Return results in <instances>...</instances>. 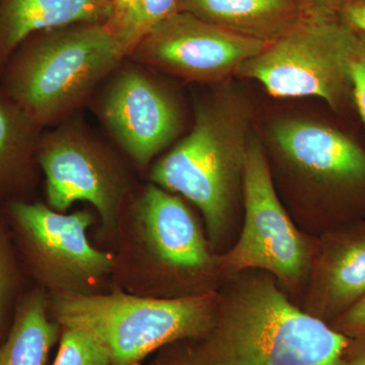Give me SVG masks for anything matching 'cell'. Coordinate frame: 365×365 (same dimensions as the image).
Masks as SVG:
<instances>
[{
    "mask_svg": "<svg viewBox=\"0 0 365 365\" xmlns=\"http://www.w3.org/2000/svg\"><path fill=\"white\" fill-rule=\"evenodd\" d=\"M112 14L111 0H4L0 33L6 47L13 49L38 31L109 23Z\"/></svg>",
    "mask_w": 365,
    "mask_h": 365,
    "instance_id": "9a60e30c",
    "label": "cell"
},
{
    "mask_svg": "<svg viewBox=\"0 0 365 365\" xmlns=\"http://www.w3.org/2000/svg\"><path fill=\"white\" fill-rule=\"evenodd\" d=\"M182 0H139L133 13L116 33L127 53L135 49L158 25L179 13Z\"/></svg>",
    "mask_w": 365,
    "mask_h": 365,
    "instance_id": "e0dca14e",
    "label": "cell"
},
{
    "mask_svg": "<svg viewBox=\"0 0 365 365\" xmlns=\"http://www.w3.org/2000/svg\"><path fill=\"white\" fill-rule=\"evenodd\" d=\"M248 125V112L235 98L201 106L189 135L151 172L155 184L200 209L209 246L217 255L232 248L241 232Z\"/></svg>",
    "mask_w": 365,
    "mask_h": 365,
    "instance_id": "7a4b0ae2",
    "label": "cell"
},
{
    "mask_svg": "<svg viewBox=\"0 0 365 365\" xmlns=\"http://www.w3.org/2000/svg\"><path fill=\"white\" fill-rule=\"evenodd\" d=\"M309 6L318 11L338 13L345 0H304Z\"/></svg>",
    "mask_w": 365,
    "mask_h": 365,
    "instance_id": "d4e9b609",
    "label": "cell"
},
{
    "mask_svg": "<svg viewBox=\"0 0 365 365\" xmlns=\"http://www.w3.org/2000/svg\"><path fill=\"white\" fill-rule=\"evenodd\" d=\"M340 18L357 32L365 34L364 2L346 0L338 11Z\"/></svg>",
    "mask_w": 365,
    "mask_h": 365,
    "instance_id": "44dd1931",
    "label": "cell"
},
{
    "mask_svg": "<svg viewBox=\"0 0 365 365\" xmlns=\"http://www.w3.org/2000/svg\"><path fill=\"white\" fill-rule=\"evenodd\" d=\"M273 141L294 181L297 201L288 209L304 234L318 237L365 220V146L331 125L284 120Z\"/></svg>",
    "mask_w": 365,
    "mask_h": 365,
    "instance_id": "3957f363",
    "label": "cell"
},
{
    "mask_svg": "<svg viewBox=\"0 0 365 365\" xmlns=\"http://www.w3.org/2000/svg\"><path fill=\"white\" fill-rule=\"evenodd\" d=\"M353 101L365 125V34L357 32L350 57Z\"/></svg>",
    "mask_w": 365,
    "mask_h": 365,
    "instance_id": "d6986e66",
    "label": "cell"
},
{
    "mask_svg": "<svg viewBox=\"0 0 365 365\" xmlns=\"http://www.w3.org/2000/svg\"><path fill=\"white\" fill-rule=\"evenodd\" d=\"M344 365H365V335L350 338Z\"/></svg>",
    "mask_w": 365,
    "mask_h": 365,
    "instance_id": "603a6c76",
    "label": "cell"
},
{
    "mask_svg": "<svg viewBox=\"0 0 365 365\" xmlns=\"http://www.w3.org/2000/svg\"><path fill=\"white\" fill-rule=\"evenodd\" d=\"M244 220L237 242L220 263L227 277L248 269L276 278L299 307L316 250L317 237L295 225L276 192L260 141L250 137L242 184Z\"/></svg>",
    "mask_w": 365,
    "mask_h": 365,
    "instance_id": "8992f818",
    "label": "cell"
},
{
    "mask_svg": "<svg viewBox=\"0 0 365 365\" xmlns=\"http://www.w3.org/2000/svg\"><path fill=\"white\" fill-rule=\"evenodd\" d=\"M138 211L146 242L163 267L201 275L222 287L227 277L220 255L211 250L193 213L179 197L150 186L141 197Z\"/></svg>",
    "mask_w": 365,
    "mask_h": 365,
    "instance_id": "30bf717a",
    "label": "cell"
},
{
    "mask_svg": "<svg viewBox=\"0 0 365 365\" xmlns=\"http://www.w3.org/2000/svg\"><path fill=\"white\" fill-rule=\"evenodd\" d=\"M47 180L48 200L57 210L76 201H88L110 222L115 212L114 193L95 153L78 137H54L40 157Z\"/></svg>",
    "mask_w": 365,
    "mask_h": 365,
    "instance_id": "7c38bea8",
    "label": "cell"
},
{
    "mask_svg": "<svg viewBox=\"0 0 365 365\" xmlns=\"http://www.w3.org/2000/svg\"><path fill=\"white\" fill-rule=\"evenodd\" d=\"M345 1H346V0H345ZM351 1L364 2V4H365V0H351Z\"/></svg>",
    "mask_w": 365,
    "mask_h": 365,
    "instance_id": "4316f807",
    "label": "cell"
},
{
    "mask_svg": "<svg viewBox=\"0 0 365 365\" xmlns=\"http://www.w3.org/2000/svg\"><path fill=\"white\" fill-rule=\"evenodd\" d=\"M356 31L338 13L312 9L235 71L275 98H322L343 114L354 108L350 57Z\"/></svg>",
    "mask_w": 365,
    "mask_h": 365,
    "instance_id": "5b68a950",
    "label": "cell"
},
{
    "mask_svg": "<svg viewBox=\"0 0 365 365\" xmlns=\"http://www.w3.org/2000/svg\"><path fill=\"white\" fill-rule=\"evenodd\" d=\"M313 9L304 0H182L180 11L262 41L277 39Z\"/></svg>",
    "mask_w": 365,
    "mask_h": 365,
    "instance_id": "5bb4252c",
    "label": "cell"
},
{
    "mask_svg": "<svg viewBox=\"0 0 365 365\" xmlns=\"http://www.w3.org/2000/svg\"><path fill=\"white\" fill-rule=\"evenodd\" d=\"M4 274H2L1 264H0V319H1V307L4 302Z\"/></svg>",
    "mask_w": 365,
    "mask_h": 365,
    "instance_id": "484cf974",
    "label": "cell"
},
{
    "mask_svg": "<svg viewBox=\"0 0 365 365\" xmlns=\"http://www.w3.org/2000/svg\"><path fill=\"white\" fill-rule=\"evenodd\" d=\"M14 213L39 248L68 267L86 273L104 272L111 267L110 257L93 248L86 237L90 213L63 215L40 204L25 203L14 204Z\"/></svg>",
    "mask_w": 365,
    "mask_h": 365,
    "instance_id": "4fadbf2b",
    "label": "cell"
},
{
    "mask_svg": "<svg viewBox=\"0 0 365 365\" xmlns=\"http://www.w3.org/2000/svg\"><path fill=\"white\" fill-rule=\"evenodd\" d=\"M59 331L58 324L47 318L42 300H31L0 344V365H45Z\"/></svg>",
    "mask_w": 365,
    "mask_h": 365,
    "instance_id": "2e32d148",
    "label": "cell"
},
{
    "mask_svg": "<svg viewBox=\"0 0 365 365\" xmlns=\"http://www.w3.org/2000/svg\"><path fill=\"white\" fill-rule=\"evenodd\" d=\"M217 300L218 290L174 299L66 294L56 314L60 325L102 346L111 365H137L158 348L205 332Z\"/></svg>",
    "mask_w": 365,
    "mask_h": 365,
    "instance_id": "277c9868",
    "label": "cell"
},
{
    "mask_svg": "<svg viewBox=\"0 0 365 365\" xmlns=\"http://www.w3.org/2000/svg\"><path fill=\"white\" fill-rule=\"evenodd\" d=\"M269 43L179 11L153 29L135 50L144 61L170 73L192 81H215L235 74Z\"/></svg>",
    "mask_w": 365,
    "mask_h": 365,
    "instance_id": "ba28073f",
    "label": "cell"
},
{
    "mask_svg": "<svg viewBox=\"0 0 365 365\" xmlns=\"http://www.w3.org/2000/svg\"><path fill=\"white\" fill-rule=\"evenodd\" d=\"M106 123L125 150L146 165L179 131V114L169 97L137 71L120 76L104 103Z\"/></svg>",
    "mask_w": 365,
    "mask_h": 365,
    "instance_id": "8fae6325",
    "label": "cell"
},
{
    "mask_svg": "<svg viewBox=\"0 0 365 365\" xmlns=\"http://www.w3.org/2000/svg\"><path fill=\"white\" fill-rule=\"evenodd\" d=\"M138 1L139 0H111L113 14L111 20L108 24L116 31L128 20Z\"/></svg>",
    "mask_w": 365,
    "mask_h": 365,
    "instance_id": "7402d4cb",
    "label": "cell"
},
{
    "mask_svg": "<svg viewBox=\"0 0 365 365\" xmlns=\"http://www.w3.org/2000/svg\"><path fill=\"white\" fill-rule=\"evenodd\" d=\"M179 365H344L350 338L309 316L270 273L248 269L218 289L207 330Z\"/></svg>",
    "mask_w": 365,
    "mask_h": 365,
    "instance_id": "6da1fadb",
    "label": "cell"
},
{
    "mask_svg": "<svg viewBox=\"0 0 365 365\" xmlns=\"http://www.w3.org/2000/svg\"><path fill=\"white\" fill-rule=\"evenodd\" d=\"M125 54L123 43L108 23L57 33L26 60L14 86L16 98L34 117H55L88 93Z\"/></svg>",
    "mask_w": 365,
    "mask_h": 365,
    "instance_id": "52a82bcc",
    "label": "cell"
},
{
    "mask_svg": "<svg viewBox=\"0 0 365 365\" xmlns=\"http://www.w3.org/2000/svg\"><path fill=\"white\" fill-rule=\"evenodd\" d=\"M329 326L349 338L365 335V297L331 322Z\"/></svg>",
    "mask_w": 365,
    "mask_h": 365,
    "instance_id": "ffe728a7",
    "label": "cell"
},
{
    "mask_svg": "<svg viewBox=\"0 0 365 365\" xmlns=\"http://www.w3.org/2000/svg\"><path fill=\"white\" fill-rule=\"evenodd\" d=\"M365 297V220L317 237L299 307L330 324Z\"/></svg>",
    "mask_w": 365,
    "mask_h": 365,
    "instance_id": "9c48e42d",
    "label": "cell"
},
{
    "mask_svg": "<svg viewBox=\"0 0 365 365\" xmlns=\"http://www.w3.org/2000/svg\"><path fill=\"white\" fill-rule=\"evenodd\" d=\"M53 365H111L107 352L88 334L66 328Z\"/></svg>",
    "mask_w": 365,
    "mask_h": 365,
    "instance_id": "ac0fdd59",
    "label": "cell"
},
{
    "mask_svg": "<svg viewBox=\"0 0 365 365\" xmlns=\"http://www.w3.org/2000/svg\"><path fill=\"white\" fill-rule=\"evenodd\" d=\"M11 122L7 118L6 112L0 107V158L6 150L7 144L11 140Z\"/></svg>",
    "mask_w": 365,
    "mask_h": 365,
    "instance_id": "cb8c5ba5",
    "label": "cell"
}]
</instances>
